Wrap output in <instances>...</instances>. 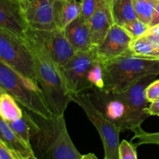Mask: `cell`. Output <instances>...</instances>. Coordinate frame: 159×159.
<instances>
[{
  "label": "cell",
  "instance_id": "5",
  "mask_svg": "<svg viewBox=\"0 0 159 159\" xmlns=\"http://www.w3.org/2000/svg\"><path fill=\"white\" fill-rule=\"evenodd\" d=\"M85 93L96 109L120 131H133L138 128L125 93H108L96 88L90 89Z\"/></svg>",
  "mask_w": 159,
  "mask_h": 159
},
{
  "label": "cell",
  "instance_id": "17",
  "mask_svg": "<svg viewBox=\"0 0 159 159\" xmlns=\"http://www.w3.org/2000/svg\"><path fill=\"white\" fill-rule=\"evenodd\" d=\"M11 128L26 143L31 146V139L39 130V125L35 118L30 116L26 112H23V116L16 120L8 122Z\"/></svg>",
  "mask_w": 159,
  "mask_h": 159
},
{
  "label": "cell",
  "instance_id": "28",
  "mask_svg": "<svg viewBox=\"0 0 159 159\" xmlns=\"http://www.w3.org/2000/svg\"><path fill=\"white\" fill-rule=\"evenodd\" d=\"M145 35L149 39H151L154 43L159 46V25L152 28H149L148 30L146 32Z\"/></svg>",
  "mask_w": 159,
  "mask_h": 159
},
{
  "label": "cell",
  "instance_id": "29",
  "mask_svg": "<svg viewBox=\"0 0 159 159\" xmlns=\"http://www.w3.org/2000/svg\"><path fill=\"white\" fill-rule=\"evenodd\" d=\"M146 113L148 116H159V99L151 102L150 106L146 109Z\"/></svg>",
  "mask_w": 159,
  "mask_h": 159
},
{
  "label": "cell",
  "instance_id": "21",
  "mask_svg": "<svg viewBox=\"0 0 159 159\" xmlns=\"http://www.w3.org/2000/svg\"><path fill=\"white\" fill-rule=\"evenodd\" d=\"M158 1L159 0H133L136 18L148 25Z\"/></svg>",
  "mask_w": 159,
  "mask_h": 159
},
{
  "label": "cell",
  "instance_id": "8",
  "mask_svg": "<svg viewBox=\"0 0 159 159\" xmlns=\"http://www.w3.org/2000/svg\"><path fill=\"white\" fill-rule=\"evenodd\" d=\"M97 59L96 48L94 47L88 51L76 52L65 65L61 67L65 85L71 95L85 93L89 89L87 75Z\"/></svg>",
  "mask_w": 159,
  "mask_h": 159
},
{
  "label": "cell",
  "instance_id": "25",
  "mask_svg": "<svg viewBox=\"0 0 159 159\" xmlns=\"http://www.w3.org/2000/svg\"><path fill=\"white\" fill-rule=\"evenodd\" d=\"M123 27L131 36L133 40L144 35L149 29L148 25L143 23L142 21L138 20V19H135L134 20L129 22L128 23L124 25Z\"/></svg>",
  "mask_w": 159,
  "mask_h": 159
},
{
  "label": "cell",
  "instance_id": "34",
  "mask_svg": "<svg viewBox=\"0 0 159 159\" xmlns=\"http://www.w3.org/2000/svg\"><path fill=\"white\" fill-rule=\"evenodd\" d=\"M5 93V91L2 89L1 88V87H0V94H1V93Z\"/></svg>",
  "mask_w": 159,
  "mask_h": 159
},
{
  "label": "cell",
  "instance_id": "35",
  "mask_svg": "<svg viewBox=\"0 0 159 159\" xmlns=\"http://www.w3.org/2000/svg\"><path fill=\"white\" fill-rule=\"evenodd\" d=\"M104 159H107V158H104Z\"/></svg>",
  "mask_w": 159,
  "mask_h": 159
},
{
  "label": "cell",
  "instance_id": "22",
  "mask_svg": "<svg viewBox=\"0 0 159 159\" xmlns=\"http://www.w3.org/2000/svg\"><path fill=\"white\" fill-rule=\"evenodd\" d=\"M87 82L90 89H103V75L101 62L99 59L94 62L87 75Z\"/></svg>",
  "mask_w": 159,
  "mask_h": 159
},
{
  "label": "cell",
  "instance_id": "1",
  "mask_svg": "<svg viewBox=\"0 0 159 159\" xmlns=\"http://www.w3.org/2000/svg\"><path fill=\"white\" fill-rule=\"evenodd\" d=\"M24 40L32 54L36 81L48 107L55 116H64L68 104L72 101V95L65 85L60 67L50 57L30 27Z\"/></svg>",
  "mask_w": 159,
  "mask_h": 159
},
{
  "label": "cell",
  "instance_id": "2",
  "mask_svg": "<svg viewBox=\"0 0 159 159\" xmlns=\"http://www.w3.org/2000/svg\"><path fill=\"white\" fill-rule=\"evenodd\" d=\"M100 62L102 89L108 93H124L141 78L159 75V60L141 58L130 53Z\"/></svg>",
  "mask_w": 159,
  "mask_h": 159
},
{
  "label": "cell",
  "instance_id": "11",
  "mask_svg": "<svg viewBox=\"0 0 159 159\" xmlns=\"http://www.w3.org/2000/svg\"><path fill=\"white\" fill-rule=\"evenodd\" d=\"M132 41V37L123 26L113 24L102 43L96 47L98 58L100 61H105L130 54Z\"/></svg>",
  "mask_w": 159,
  "mask_h": 159
},
{
  "label": "cell",
  "instance_id": "27",
  "mask_svg": "<svg viewBox=\"0 0 159 159\" xmlns=\"http://www.w3.org/2000/svg\"><path fill=\"white\" fill-rule=\"evenodd\" d=\"M145 96L148 102H152L159 99V80H155L146 88Z\"/></svg>",
  "mask_w": 159,
  "mask_h": 159
},
{
  "label": "cell",
  "instance_id": "14",
  "mask_svg": "<svg viewBox=\"0 0 159 159\" xmlns=\"http://www.w3.org/2000/svg\"><path fill=\"white\" fill-rule=\"evenodd\" d=\"M92 44L98 47L102 43L114 22L111 13L110 2L102 6L88 20Z\"/></svg>",
  "mask_w": 159,
  "mask_h": 159
},
{
  "label": "cell",
  "instance_id": "24",
  "mask_svg": "<svg viewBox=\"0 0 159 159\" xmlns=\"http://www.w3.org/2000/svg\"><path fill=\"white\" fill-rule=\"evenodd\" d=\"M134 133L133 139H137L136 144L135 146L141 145V144H158L159 145V132L157 133H148L141 129V127H138L135 130H133Z\"/></svg>",
  "mask_w": 159,
  "mask_h": 159
},
{
  "label": "cell",
  "instance_id": "31",
  "mask_svg": "<svg viewBox=\"0 0 159 159\" xmlns=\"http://www.w3.org/2000/svg\"><path fill=\"white\" fill-rule=\"evenodd\" d=\"M159 25V1L157 4L156 8H155V12L153 14V16H152V20L149 23L148 26L149 28H152L154 26H156Z\"/></svg>",
  "mask_w": 159,
  "mask_h": 159
},
{
  "label": "cell",
  "instance_id": "32",
  "mask_svg": "<svg viewBox=\"0 0 159 159\" xmlns=\"http://www.w3.org/2000/svg\"><path fill=\"white\" fill-rule=\"evenodd\" d=\"M11 153H12V155L14 159H39L38 158L36 157L35 155H29V156H26V157H22V156H20V155H16V154L12 153V152H11Z\"/></svg>",
  "mask_w": 159,
  "mask_h": 159
},
{
  "label": "cell",
  "instance_id": "18",
  "mask_svg": "<svg viewBox=\"0 0 159 159\" xmlns=\"http://www.w3.org/2000/svg\"><path fill=\"white\" fill-rule=\"evenodd\" d=\"M110 8L114 24L124 26L137 19L133 0H110Z\"/></svg>",
  "mask_w": 159,
  "mask_h": 159
},
{
  "label": "cell",
  "instance_id": "13",
  "mask_svg": "<svg viewBox=\"0 0 159 159\" xmlns=\"http://www.w3.org/2000/svg\"><path fill=\"white\" fill-rule=\"evenodd\" d=\"M65 34L76 52L88 51L94 48L92 44L88 20L82 15L65 28Z\"/></svg>",
  "mask_w": 159,
  "mask_h": 159
},
{
  "label": "cell",
  "instance_id": "30",
  "mask_svg": "<svg viewBox=\"0 0 159 159\" xmlns=\"http://www.w3.org/2000/svg\"><path fill=\"white\" fill-rule=\"evenodd\" d=\"M0 159H14L10 150L0 141Z\"/></svg>",
  "mask_w": 159,
  "mask_h": 159
},
{
  "label": "cell",
  "instance_id": "26",
  "mask_svg": "<svg viewBox=\"0 0 159 159\" xmlns=\"http://www.w3.org/2000/svg\"><path fill=\"white\" fill-rule=\"evenodd\" d=\"M119 159H138L136 146L124 140L119 146Z\"/></svg>",
  "mask_w": 159,
  "mask_h": 159
},
{
  "label": "cell",
  "instance_id": "12",
  "mask_svg": "<svg viewBox=\"0 0 159 159\" xmlns=\"http://www.w3.org/2000/svg\"><path fill=\"white\" fill-rule=\"evenodd\" d=\"M0 28L24 39L29 26L19 0H0Z\"/></svg>",
  "mask_w": 159,
  "mask_h": 159
},
{
  "label": "cell",
  "instance_id": "9",
  "mask_svg": "<svg viewBox=\"0 0 159 159\" xmlns=\"http://www.w3.org/2000/svg\"><path fill=\"white\" fill-rule=\"evenodd\" d=\"M30 29L50 57L60 68L75 54L76 51L67 38L64 30L59 28L51 30Z\"/></svg>",
  "mask_w": 159,
  "mask_h": 159
},
{
  "label": "cell",
  "instance_id": "3",
  "mask_svg": "<svg viewBox=\"0 0 159 159\" xmlns=\"http://www.w3.org/2000/svg\"><path fill=\"white\" fill-rule=\"evenodd\" d=\"M36 116L39 130L33 138L40 159H81L82 155L70 138L64 116L51 119Z\"/></svg>",
  "mask_w": 159,
  "mask_h": 159
},
{
  "label": "cell",
  "instance_id": "20",
  "mask_svg": "<svg viewBox=\"0 0 159 159\" xmlns=\"http://www.w3.org/2000/svg\"><path fill=\"white\" fill-rule=\"evenodd\" d=\"M23 111L17 104V101L8 93L0 94V116L7 122L16 120L23 117Z\"/></svg>",
  "mask_w": 159,
  "mask_h": 159
},
{
  "label": "cell",
  "instance_id": "33",
  "mask_svg": "<svg viewBox=\"0 0 159 159\" xmlns=\"http://www.w3.org/2000/svg\"><path fill=\"white\" fill-rule=\"evenodd\" d=\"M81 159H98V158L94 154L89 153V154H87V155H82Z\"/></svg>",
  "mask_w": 159,
  "mask_h": 159
},
{
  "label": "cell",
  "instance_id": "36",
  "mask_svg": "<svg viewBox=\"0 0 159 159\" xmlns=\"http://www.w3.org/2000/svg\"><path fill=\"white\" fill-rule=\"evenodd\" d=\"M19 1H21V0H19Z\"/></svg>",
  "mask_w": 159,
  "mask_h": 159
},
{
  "label": "cell",
  "instance_id": "19",
  "mask_svg": "<svg viewBox=\"0 0 159 159\" xmlns=\"http://www.w3.org/2000/svg\"><path fill=\"white\" fill-rule=\"evenodd\" d=\"M130 53L141 58L159 60V46L145 34L132 41Z\"/></svg>",
  "mask_w": 159,
  "mask_h": 159
},
{
  "label": "cell",
  "instance_id": "10",
  "mask_svg": "<svg viewBox=\"0 0 159 159\" xmlns=\"http://www.w3.org/2000/svg\"><path fill=\"white\" fill-rule=\"evenodd\" d=\"M55 0H21L22 9L29 27L38 30L57 28L54 18Z\"/></svg>",
  "mask_w": 159,
  "mask_h": 159
},
{
  "label": "cell",
  "instance_id": "15",
  "mask_svg": "<svg viewBox=\"0 0 159 159\" xmlns=\"http://www.w3.org/2000/svg\"><path fill=\"white\" fill-rule=\"evenodd\" d=\"M82 12V0H55L54 18L57 28H65Z\"/></svg>",
  "mask_w": 159,
  "mask_h": 159
},
{
  "label": "cell",
  "instance_id": "23",
  "mask_svg": "<svg viewBox=\"0 0 159 159\" xmlns=\"http://www.w3.org/2000/svg\"><path fill=\"white\" fill-rule=\"evenodd\" d=\"M110 2V0H82L81 15L85 20H89L99 9Z\"/></svg>",
  "mask_w": 159,
  "mask_h": 159
},
{
  "label": "cell",
  "instance_id": "4",
  "mask_svg": "<svg viewBox=\"0 0 159 159\" xmlns=\"http://www.w3.org/2000/svg\"><path fill=\"white\" fill-rule=\"evenodd\" d=\"M0 87L34 114L44 119L54 116L37 82L14 70L2 60Z\"/></svg>",
  "mask_w": 159,
  "mask_h": 159
},
{
  "label": "cell",
  "instance_id": "6",
  "mask_svg": "<svg viewBox=\"0 0 159 159\" xmlns=\"http://www.w3.org/2000/svg\"><path fill=\"white\" fill-rule=\"evenodd\" d=\"M72 101L83 110L97 130L103 144L105 158L119 159L120 129L96 109L86 93L73 94Z\"/></svg>",
  "mask_w": 159,
  "mask_h": 159
},
{
  "label": "cell",
  "instance_id": "16",
  "mask_svg": "<svg viewBox=\"0 0 159 159\" xmlns=\"http://www.w3.org/2000/svg\"><path fill=\"white\" fill-rule=\"evenodd\" d=\"M0 141L2 142L11 152L22 157L35 155L31 147L26 144L11 128L7 121L0 116Z\"/></svg>",
  "mask_w": 159,
  "mask_h": 159
},
{
  "label": "cell",
  "instance_id": "7",
  "mask_svg": "<svg viewBox=\"0 0 159 159\" xmlns=\"http://www.w3.org/2000/svg\"><path fill=\"white\" fill-rule=\"evenodd\" d=\"M0 60L36 81L34 60L24 39L2 28H0Z\"/></svg>",
  "mask_w": 159,
  "mask_h": 159
}]
</instances>
